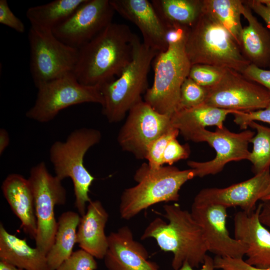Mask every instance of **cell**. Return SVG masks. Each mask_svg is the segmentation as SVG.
I'll list each match as a JSON object with an SVG mask.
<instances>
[{
	"instance_id": "17",
	"label": "cell",
	"mask_w": 270,
	"mask_h": 270,
	"mask_svg": "<svg viewBox=\"0 0 270 270\" xmlns=\"http://www.w3.org/2000/svg\"><path fill=\"white\" fill-rule=\"evenodd\" d=\"M110 2L115 12L138 28L146 46L158 53L167 49L168 28L150 1L110 0Z\"/></svg>"
},
{
	"instance_id": "11",
	"label": "cell",
	"mask_w": 270,
	"mask_h": 270,
	"mask_svg": "<svg viewBox=\"0 0 270 270\" xmlns=\"http://www.w3.org/2000/svg\"><path fill=\"white\" fill-rule=\"evenodd\" d=\"M254 134V132L247 130L233 132L224 126L216 128L214 132L202 128L188 133L183 136L186 140L206 142L214 148L216 154L212 160L204 162L189 160L187 164L194 170L196 176L202 178L219 173L230 162L248 160L250 152L248 144Z\"/></svg>"
},
{
	"instance_id": "21",
	"label": "cell",
	"mask_w": 270,
	"mask_h": 270,
	"mask_svg": "<svg viewBox=\"0 0 270 270\" xmlns=\"http://www.w3.org/2000/svg\"><path fill=\"white\" fill-rule=\"evenodd\" d=\"M108 219V214L102 202L91 200L78 228L76 244L97 259H104L108 249V238L104 232Z\"/></svg>"
},
{
	"instance_id": "29",
	"label": "cell",
	"mask_w": 270,
	"mask_h": 270,
	"mask_svg": "<svg viewBox=\"0 0 270 270\" xmlns=\"http://www.w3.org/2000/svg\"><path fill=\"white\" fill-rule=\"evenodd\" d=\"M248 126L256 131V134L250 141L253 144V148L248 159L256 174L270 168V127L256 122H250Z\"/></svg>"
},
{
	"instance_id": "12",
	"label": "cell",
	"mask_w": 270,
	"mask_h": 270,
	"mask_svg": "<svg viewBox=\"0 0 270 270\" xmlns=\"http://www.w3.org/2000/svg\"><path fill=\"white\" fill-rule=\"evenodd\" d=\"M206 88L204 104L221 109L248 112L264 108L270 102V92L265 88L230 68L217 84Z\"/></svg>"
},
{
	"instance_id": "10",
	"label": "cell",
	"mask_w": 270,
	"mask_h": 270,
	"mask_svg": "<svg viewBox=\"0 0 270 270\" xmlns=\"http://www.w3.org/2000/svg\"><path fill=\"white\" fill-rule=\"evenodd\" d=\"M28 39L30 48V72L36 87L40 84L74 73L78 49L57 38L52 32L30 27Z\"/></svg>"
},
{
	"instance_id": "33",
	"label": "cell",
	"mask_w": 270,
	"mask_h": 270,
	"mask_svg": "<svg viewBox=\"0 0 270 270\" xmlns=\"http://www.w3.org/2000/svg\"><path fill=\"white\" fill-rule=\"evenodd\" d=\"M98 263L96 258L88 252L80 249L73 252L56 270H96Z\"/></svg>"
},
{
	"instance_id": "35",
	"label": "cell",
	"mask_w": 270,
	"mask_h": 270,
	"mask_svg": "<svg viewBox=\"0 0 270 270\" xmlns=\"http://www.w3.org/2000/svg\"><path fill=\"white\" fill-rule=\"evenodd\" d=\"M234 122L241 130L247 129L252 122H262L270 124V102L264 108L255 111L238 112L232 114Z\"/></svg>"
},
{
	"instance_id": "1",
	"label": "cell",
	"mask_w": 270,
	"mask_h": 270,
	"mask_svg": "<svg viewBox=\"0 0 270 270\" xmlns=\"http://www.w3.org/2000/svg\"><path fill=\"white\" fill-rule=\"evenodd\" d=\"M136 36L125 24H110L78 49L74 72L78 81L100 86L119 76L132 58Z\"/></svg>"
},
{
	"instance_id": "44",
	"label": "cell",
	"mask_w": 270,
	"mask_h": 270,
	"mask_svg": "<svg viewBox=\"0 0 270 270\" xmlns=\"http://www.w3.org/2000/svg\"><path fill=\"white\" fill-rule=\"evenodd\" d=\"M260 200L263 202L270 200V183L264 192Z\"/></svg>"
},
{
	"instance_id": "20",
	"label": "cell",
	"mask_w": 270,
	"mask_h": 270,
	"mask_svg": "<svg viewBox=\"0 0 270 270\" xmlns=\"http://www.w3.org/2000/svg\"><path fill=\"white\" fill-rule=\"evenodd\" d=\"M1 188L12 212L20 221V228L34 240L36 219L33 192L28 178L18 174H10L3 181Z\"/></svg>"
},
{
	"instance_id": "18",
	"label": "cell",
	"mask_w": 270,
	"mask_h": 270,
	"mask_svg": "<svg viewBox=\"0 0 270 270\" xmlns=\"http://www.w3.org/2000/svg\"><path fill=\"white\" fill-rule=\"evenodd\" d=\"M108 238V249L104 258L108 270H160L148 260L146 249L134 239L128 226L111 232Z\"/></svg>"
},
{
	"instance_id": "30",
	"label": "cell",
	"mask_w": 270,
	"mask_h": 270,
	"mask_svg": "<svg viewBox=\"0 0 270 270\" xmlns=\"http://www.w3.org/2000/svg\"><path fill=\"white\" fill-rule=\"evenodd\" d=\"M207 88L198 84L189 77L184 82L180 92L178 110L190 108L204 103Z\"/></svg>"
},
{
	"instance_id": "31",
	"label": "cell",
	"mask_w": 270,
	"mask_h": 270,
	"mask_svg": "<svg viewBox=\"0 0 270 270\" xmlns=\"http://www.w3.org/2000/svg\"><path fill=\"white\" fill-rule=\"evenodd\" d=\"M226 69L208 64H194L191 66L188 77L200 86L210 88L220 80Z\"/></svg>"
},
{
	"instance_id": "36",
	"label": "cell",
	"mask_w": 270,
	"mask_h": 270,
	"mask_svg": "<svg viewBox=\"0 0 270 270\" xmlns=\"http://www.w3.org/2000/svg\"><path fill=\"white\" fill-rule=\"evenodd\" d=\"M214 261L215 268L221 270H270V268H258L251 266L243 258L216 256Z\"/></svg>"
},
{
	"instance_id": "22",
	"label": "cell",
	"mask_w": 270,
	"mask_h": 270,
	"mask_svg": "<svg viewBox=\"0 0 270 270\" xmlns=\"http://www.w3.org/2000/svg\"><path fill=\"white\" fill-rule=\"evenodd\" d=\"M0 260L24 270H50L46 254L7 231L0 224Z\"/></svg>"
},
{
	"instance_id": "39",
	"label": "cell",
	"mask_w": 270,
	"mask_h": 270,
	"mask_svg": "<svg viewBox=\"0 0 270 270\" xmlns=\"http://www.w3.org/2000/svg\"><path fill=\"white\" fill-rule=\"evenodd\" d=\"M244 3L263 19L270 32V0H244Z\"/></svg>"
},
{
	"instance_id": "7",
	"label": "cell",
	"mask_w": 270,
	"mask_h": 270,
	"mask_svg": "<svg viewBox=\"0 0 270 270\" xmlns=\"http://www.w3.org/2000/svg\"><path fill=\"white\" fill-rule=\"evenodd\" d=\"M186 39L168 43L166 50L156 55L153 83L144 94L145 102L170 117L177 111L180 88L192 66L185 50Z\"/></svg>"
},
{
	"instance_id": "24",
	"label": "cell",
	"mask_w": 270,
	"mask_h": 270,
	"mask_svg": "<svg viewBox=\"0 0 270 270\" xmlns=\"http://www.w3.org/2000/svg\"><path fill=\"white\" fill-rule=\"evenodd\" d=\"M238 112L203 104L192 108L178 110L172 115L170 119L172 126L178 129L183 136L206 126L222 128L227 116Z\"/></svg>"
},
{
	"instance_id": "40",
	"label": "cell",
	"mask_w": 270,
	"mask_h": 270,
	"mask_svg": "<svg viewBox=\"0 0 270 270\" xmlns=\"http://www.w3.org/2000/svg\"><path fill=\"white\" fill-rule=\"evenodd\" d=\"M214 261L210 256L206 254L202 268L199 270H195L188 262H184L178 270H214Z\"/></svg>"
},
{
	"instance_id": "8",
	"label": "cell",
	"mask_w": 270,
	"mask_h": 270,
	"mask_svg": "<svg viewBox=\"0 0 270 270\" xmlns=\"http://www.w3.org/2000/svg\"><path fill=\"white\" fill-rule=\"evenodd\" d=\"M34 105L26 112L28 118L44 123L52 120L64 109L83 103L102 106L103 98L99 86L80 84L74 73H70L37 87Z\"/></svg>"
},
{
	"instance_id": "14",
	"label": "cell",
	"mask_w": 270,
	"mask_h": 270,
	"mask_svg": "<svg viewBox=\"0 0 270 270\" xmlns=\"http://www.w3.org/2000/svg\"><path fill=\"white\" fill-rule=\"evenodd\" d=\"M114 12L110 0H86L52 32L62 42L79 49L112 22Z\"/></svg>"
},
{
	"instance_id": "42",
	"label": "cell",
	"mask_w": 270,
	"mask_h": 270,
	"mask_svg": "<svg viewBox=\"0 0 270 270\" xmlns=\"http://www.w3.org/2000/svg\"><path fill=\"white\" fill-rule=\"evenodd\" d=\"M10 143V137L6 130H0V154L2 155Z\"/></svg>"
},
{
	"instance_id": "3",
	"label": "cell",
	"mask_w": 270,
	"mask_h": 270,
	"mask_svg": "<svg viewBox=\"0 0 270 270\" xmlns=\"http://www.w3.org/2000/svg\"><path fill=\"white\" fill-rule=\"evenodd\" d=\"M194 177L192 168L180 170L172 166H163L154 170L148 163L142 164L134 174L136 184L126 188L121 195V218L129 220L154 204L178 201L182 186Z\"/></svg>"
},
{
	"instance_id": "16",
	"label": "cell",
	"mask_w": 270,
	"mask_h": 270,
	"mask_svg": "<svg viewBox=\"0 0 270 270\" xmlns=\"http://www.w3.org/2000/svg\"><path fill=\"white\" fill-rule=\"evenodd\" d=\"M270 183V170L268 169L245 181L224 188H210L200 190L192 204H220L226 208L239 206L243 211L252 212L260 200Z\"/></svg>"
},
{
	"instance_id": "27",
	"label": "cell",
	"mask_w": 270,
	"mask_h": 270,
	"mask_svg": "<svg viewBox=\"0 0 270 270\" xmlns=\"http://www.w3.org/2000/svg\"><path fill=\"white\" fill-rule=\"evenodd\" d=\"M150 2L168 28L174 25L190 28L202 12V0H152Z\"/></svg>"
},
{
	"instance_id": "25",
	"label": "cell",
	"mask_w": 270,
	"mask_h": 270,
	"mask_svg": "<svg viewBox=\"0 0 270 270\" xmlns=\"http://www.w3.org/2000/svg\"><path fill=\"white\" fill-rule=\"evenodd\" d=\"M80 218L73 211L65 212L59 217L54 242L46 254L50 270H56L73 252Z\"/></svg>"
},
{
	"instance_id": "32",
	"label": "cell",
	"mask_w": 270,
	"mask_h": 270,
	"mask_svg": "<svg viewBox=\"0 0 270 270\" xmlns=\"http://www.w3.org/2000/svg\"><path fill=\"white\" fill-rule=\"evenodd\" d=\"M179 134V130L173 128L158 138L150 144L146 160H148V164L150 168L156 170L164 166L162 156L164 151L168 142L172 139L176 138Z\"/></svg>"
},
{
	"instance_id": "4",
	"label": "cell",
	"mask_w": 270,
	"mask_h": 270,
	"mask_svg": "<svg viewBox=\"0 0 270 270\" xmlns=\"http://www.w3.org/2000/svg\"><path fill=\"white\" fill-rule=\"evenodd\" d=\"M185 50L192 66L208 64L242 73L250 64L232 34L202 11L189 28Z\"/></svg>"
},
{
	"instance_id": "6",
	"label": "cell",
	"mask_w": 270,
	"mask_h": 270,
	"mask_svg": "<svg viewBox=\"0 0 270 270\" xmlns=\"http://www.w3.org/2000/svg\"><path fill=\"white\" fill-rule=\"evenodd\" d=\"M101 138L100 130L83 128L72 132L66 141L54 142L50 150L55 176L61 180L70 178L72 182L74 205L81 216L86 212V204L92 200L88 194L95 180L84 164V156Z\"/></svg>"
},
{
	"instance_id": "34",
	"label": "cell",
	"mask_w": 270,
	"mask_h": 270,
	"mask_svg": "<svg viewBox=\"0 0 270 270\" xmlns=\"http://www.w3.org/2000/svg\"><path fill=\"white\" fill-rule=\"evenodd\" d=\"M190 154L188 144H181L176 138L172 139L168 144L163 154L162 164L172 166L174 163L188 158Z\"/></svg>"
},
{
	"instance_id": "43",
	"label": "cell",
	"mask_w": 270,
	"mask_h": 270,
	"mask_svg": "<svg viewBox=\"0 0 270 270\" xmlns=\"http://www.w3.org/2000/svg\"><path fill=\"white\" fill-rule=\"evenodd\" d=\"M0 270H24L14 266L6 262L0 260Z\"/></svg>"
},
{
	"instance_id": "9",
	"label": "cell",
	"mask_w": 270,
	"mask_h": 270,
	"mask_svg": "<svg viewBox=\"0 0 270 270\" xmlns=\"http://www.w3.org/2000/svg\"><path fill=\"white\" fill-rule=\"evenodd\" d=\"M28 180L34 198L36 247L47 254L54 243L57 230L54 208L66 204V191L62 180L51 174L43 162L31 168Z\"/></svg>"
},
{
	"instance_id": "19",
	"label": "cell",
	"mask_w": 270,
	"mask_h": 270,
	"mask_svg": "<svg viewBox=\"0 0 270 270\" xmlns=\"http://www.w3.org/2000/svg\"><path fill=\"white\" fill-rule=\"evenodd\" d=\"M262 204L252 212H237L234 216V238L248 246L245 260L258 268H270V232L260 222Z\"/></svg>"
},
{
	"instance_id": "26",
	"label": "cell",
	"mask_w": 270,
	"mask_h": 270,
	"mask_svg": "<svg viewBox=\"0 0 270 270\" xmlns=\"http://www.w3.org/2000/svg\"><path fill=\"white\" fill-rule=\"evenodd\" d=\"M86 0H55L29 8L26 16L31 28L52 32L65 21Z\"/></svg>"
},
{
	"instance_id": "41",
	"label": "cell",
	"mask_w": 270,
	"mask_h": 270,
	"mask_svg": "<svg viewBox=\"0 0 270 270\" xmlns=\"http://www.w3.org/2000/svg\"><path fill=\"white\" fill-rule=\"evenodd\" d=\"M259 215L261 223L264 226L270 228V200L264 201Z\"/></svg>"
},
{
	"instance_id": "15",
	"label": "cell",
	"mask_w": 270,
	"mask_h": 270,
	"mask_svg": "<svg viewBox=\"0 0 270 270\" xmlns=\"http://www.w3.org/2000/svg\"><path fill=\"white\" fill-rule=\"evenodd\" d=\"M226 209L220 204H192L190 212L202 228L208 252L216 256L243 258L248 246L244 242L230 236L226 227Z\"/></svg>"
},
{
	"instance_id": "28",
	"label": "cell",
	"mask_w": 270,
	"mask_h": 270,
	"mask_svg": "<svg viewBox=\"0 0 270 270\" xmlns=\"http://www.w3.org/2000/svg\"><path fill=\"white\" fill-rule=\"evenodd\" d=\"M243 5L244 0H202V11L224 28L240 48L243 29L240 19Z\"/></svg>"
},
{
	"instance_id": "37",
	"label": "cell",
	"mask_w": 270,
	"mask_h": 270,
	"mask_svg": "<svg viewBox=\"0 0 270 270\" xmlns=\"http://www.w3.org/2000/svg\"><path fill=\"white\" fill-rule=\"evenodd\" d=\"M0 23L20 33L25 31L24 23L12 12L6 0H0Z\"/></svg>"
},
{
	"instance_id": "23",
	"label": "cell",
	"mask_w": 270,
	"mask_h": 270,
	"mask_svg": "<svg viewBox=\"0 0 270 270\" xmlns=\"http://www.w3.org/2000/svg\"><path fill=\"white\" fill-rule=\"evenodd\" d=\"M242 15L248 22L243 28L241 50L251 64L265 69L270 68V32L253 15L251 9L244 3Z\"/></svg>"
},
{
	"instance_id": "5",
	"label": "cell",
	"mask_w": 270,
	"mask_h": 270,
	"mask_svg": "<svg viewBox=\"0 0 270 270\" xmlns=\"http://www.w3.org/2000/svg\"><path fill=\"white\" fill-rule=\"evenodd\" d=\"M158 52L136 36L132 58L120 75L100 86L103 98L102 114L110 123L122 121L126 113L142 100L148 88V76Z\"/></svg>"
},
{
	"instance_id": "38",
	"label": "cell",
	"mask_w": 270,
	"mask_h": 270,
	"mask_svg": "<svg viewBox=\"0 0 270 270\" xmlns=\"http://www.w3.org/2000/svg\"><path fill=\"white\" fill-rule=\"evenodd\" d=\"M242 73L250 80L265 88L270 92V70L262 68L250 64Z\"/></svg>"
},
{
	"instance_id": "13",
	"label": "cell",
	"mask_w": 270,
	"mask_h": 270,
	"mask_svg": "<svg viewBox=\"0 0 270 270\" xmlns=\"http://www.w3.org/2000/svg\"><path fill=\"white\" fill-rule=\"evenodd\" d=\"M170 118L159 113L142 100L129 110L118 134L119 146L136 159H146L150 144L174 128Z\"/></svg>"
},
{
	"instance_id": "2",
	"label": "cell",
	"mask_w": 270,
	"mask_h": 270,
	"mask_svg": "<svg viewBox=\"0 0 270 270\" xmlns=\"http://www.w3.org/2000/svg\"><path fill=\"white\" fill-rule=\"evenodd\" d=\"M162 216L154 219L146 228L141 240L154 238L161 250L173 254L172 266L179 269L184 262L194 268L204 262L208 248L202 228L190 212L178 204L163 206Z\"/></svg>"
}]
</instances>
